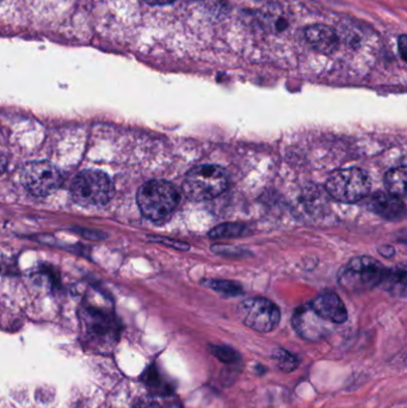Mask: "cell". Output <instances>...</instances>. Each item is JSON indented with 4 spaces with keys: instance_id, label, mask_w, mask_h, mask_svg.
<instances>
[{
    "instance_id": "obj_14",
    "label": "cell",
    "mask_w": 407,
    "mask_h": 408,
    "mask_svg": "<svg viewBox=\"0 0 407 408\" xmlns=\"http://www.w3.org/2000/svg\"><path fill=\"white\" fill-rule=\"evenodd\" d=\"M385 185L392 195H407V166L389 170L386 173Z\"/></svg>"
},
{
    "instance_id": "obj_6",
    "label": "cell",
    "mask_w": 407,
    "mask_h": 408,
    "mask_svg": "<svg viewBox=\"0 0 407 408\" xmlns=\"http://www.w3.org/2000/svg\"><path fill=\"white\" fill-rule=\"evenodd\" d=\"M387 270L370 257L351 259L340 275L342 285L350 289H372L381 285Z\"/></svg>"
},
{
    "instance_id": "obj_22",
    "label": "cell",
    "mask_w": 407,
    "mask_h": 408,
    "mask_svg": "<svg viewBox=\"0 0 407 408\" xmlns=\"http://www.w3.org/2000/svg\"><path fill=\"white\" fill-rule=\"evenodd\" d=\"M379 252L386 258H391L394 255V248H391V246H382V248H379Z\"/></svg>"
},
{
    "instance_id": "obj_20",
    "label": "cell",
    "mask_w": 407,
    "mask_h": 408,
    "mask_svg": "<svg viewBox=\"0 0 407 408\" xmlns=\"http://www.w3.org/2000/svg\"><path fill=\"white\" fill-rule=\"evenodd\" d=\"M152 240H155V241H162L164 243H169L171 246L174 248H179V250H189L188 245L185 243H179V241H174V240H167L166 238H153Z\"/></svg>"
},
{
    "instance_id": "obj_4",
    "label": "cell",
    "mask_w": 407,
    "mask_h": 408,
    "mask_svg": "<svg viewBox=\"0 0 407 408\" xmlns=\"http://www.w3.org/2000/svg\"><path fill=\"white\" fill-rule=\"evenodd\" d=\"M369 190V177L357 167L337 171L326 182L328 195L343 203L362 201L368 196Z\"/></svg>"
},
{
    "instance_id": "obj_10",
    "label": "cell",
    "mask_w": 407,
    "mask_h": 408,
    "mask_svg": "<svg viewBox=\"0 0 407 408\" xmlns=\"http://www.w3.org/2000/svg\"><path fill=\"white\" fill-rule=\"evenodd\" d=\"M309 304L319 316L332 325H340L347 320L345 304L335 292H324Z\"/></svg>"
},
{
    "instance_id": "obj_9",
    "label": "cell",
    "mask_w": 407,
    "mask_h": 408,
    "mask_svg": "<svg viewBox=\"0 0 407 408\" xmlns=\"http://www.w3.org/2000/svg\"><path fill=\"white\" fill-rule=\"evenodd\" d=\"M293 327L307 341H320L331 333L332 324L314 311L311 304L299 308L293 316Z\"/></svg>"
},
{
    "instance_id": "obj_11",
    "label": "cell",
    "mask_w": 407,
    "mask_h": 408,
    "mask_svg": "<svg viewBox=\"0 0 407 408\" xmlns=\"http://www.w3.org/2000/svg\"><path fill=\"white\" fill-rule=\"evenodd\" d=\"M368 208L389 221H399L406 216V206L398 196L377 192L367 201Z\"/></svg>"
},
{
    "instance_id": "obj_19",
    "label": "cell",
    "mask_w": 407,
    "mask_h": 408,
    "mask_svg": "<svg viewBox=\"0 0 407 408\" xmlns=\"http://www.w3.org/2000/svg\"><path fill=\"white\" fill-rule=\"evenodd\" d=\"M209 285H211V288L216 290V292H226L227 295H238V294L242 292L240 285L232 283V282H214V283H211Z\"/></svg>"
},
{
    "instance_id": "obj_12",
    "label": "cell",
    "mask_w": 407,
    "mask_h": 408,
    "mask_svg": "<svg viewBox=\"0 0 407 408\" xmlns=\"http://www.w3.org/2000/svg\"><path fill=\"white\" fill-rule=\"evenodd\" d=\"M306 38L309 43L321 52H332L337 47V36L333 31L324 26H309L306 31Z\"/></svg>"
},
{
    "instance_id": "obj_26",
    "label": "cell",
    "mask_w": 407,
    "mask_h": 408,
    "mask_svg": "<svg viewBox=\"0 0 407 408\" xmlns=\"http://www.w3.org/2000/svg\"><path fill=\"white\" fill-rule=\"evenodd\" d=\"M405 365H406V368H407V357H406V360H405Z\"/></svg>"
},
{
    "instance_id": "obj_17",
    "label": "cell",
    "mask_w": 407,
    "mask_h": 408,
    "mask_svg": "<svg viewBox=\"0 0 407 408\" xmlns=\"http://www.w3.org/2000/svg\"><path fill=\"white\" fill-rule=\"evenodd\" d=\"M245 226L239 224H226V225L218 226L213 231L209 232V236L220 239V238H235L245 234Z\"/></svg>"
},
{
    "instance_id": "obj_25",
    "label": "cell",
    "mask_w": 407,
    "mask_h": 408,
    "mask_svg": "<svg viewBox=\"0 0 407 408\" xmlns=\"http://www.w3.org/2000/svg\"><path fill=\"white\" fill-rule=\"evenodd\" d=\"M171 408H182L181 406H178V404H174V406H172V407Z\"/></svg>"
},
{
    "instance_id": "obj_18",
    "label": "cell",
    "mask_w": 407,
    "mask_h": 408,
    "mask_svg": "<svg viewBox=\"0 0 407 408\" xmlns=\"http://www.w3.org/2000/svg\"><path fill=\"white\" fill-rule=\"evenodd\" d=\"M211 352L214 355L215 358H218L223 363L233 364L237 363L238 360H240L239 353L230 346L211 345Z\"/></svg>"
},
{
    "instance_id": "obj_3",
    "label": "cell",
    "mask_w": 407,
    "mask_h": 408,
    "mask_svg": "<svg viewBox=\"0 0 407 408\" xmlns=\"http://www.w3.org/2000/svg\"><path fill=\"white\" fill-rule=\"evenodd\" d=\"M71 194L80 206H104L113 199V185L102 171L84 170L72 182Z\"/></svg>"
},
{
    "instance_id": "obj_5",
    "label": "cell",
    "mask_w": 407,
    "mask_h": 408,
    "mask_svg": "<svg viewBox=\"0 0 407 408\" xmlns=\"http://www.w3.org/2000/svg\"><path fill=\"white\" fill-rule=\"evenodd\" d=\"M19 178L23 187L34 196H48L62 184V175L48 161H30L23 166Z\"/></svg>"
},
{
    "instance_id": "obj_24",
    "label": "cell",
    "mask_w": 407,
    "mask_h": 408,
    "mask_svg": "<svg viewBox=\"0 0 407 408\" xmlns=\"http://www.w3.org/2000/svg\"><path fill=\"white\" fill-rule=\"evenodd\" d=\"M143 408H160V407H159L158 404H155V402H153V404H146V406H143Z\"/></svg>"
},
{
    "instance_id": "obj_15",
    "label": "cell",
    "mask_w": 407,
    "mask_h": 408,
    "mask_svg": "<svg viewBox=\"0 0 407 408\" xmlns=\"http://www.w3.org/2000/svg\"><path fill=\"white\" fill-rule=\"evenodd\" d=\"M272 358L275 360L276 367L283 373H293L300 367V363H301L298 357L284 348L275 350L272 353Z\"/></svg>"
},
{
    "instance_id": "obj_1",
    "label": "cell",
    "mask_w": 407,
    "mask_h": 408,
    "mask_svg": "<svg viewBox=\"0 0 407 408\" xmlns=\"http://www.w3.org/2000/svg\"><path fill=\"white\" fill-rule=\"evenodd\" d=\"M136 201L143 216L151 221H162L176 209L179 192L170 182L150 180L140 187Z\"/></svg>"
},
{
    "instance_id": "obj_13",
    "label": "cell",
    "mask_w": 407,
    "mask_h": 408,
    "mask_svg": "<svg viewBox=\"0 0 407 408\" xmlns=\"http://www.w3.org/2000/svg\"><path fill=\"white\" fill-rule=\"evenodd\" d=\"M381 285L392 295L405 297L407 296V265L396 266L386 271L385 278Z\"/></svg>"
},
{
    "instance_id": "obj_2",
    "label": "cell",
    "mask_w": 407,
    "mask_h": 408,
    "mask_svg": "<svg viewBox=\"0 0 407 408\" xmlns=\"http://www.w3.org/2000/svg\"><path fill=\"white\" fill-rule=\"evenodd\" d=\"M228 187V177L221 166L206 164L190 170L184 182L183 192L191 201H208L221 195Z\"/></svg>"
},
{
    "instance_id": "obj_7",
    "label": "cell",
    "mask_w": 407,
    "mask_h": 408,
    "mask_svg": "<svg viewBox=\"0 0 407 408\" xmlns=\"http://www.w3.org/2000/svg\"><path fill=\"white\" fill-rule=\"evenodd\" d=\"M238 314L246 326L260 333L275 330L281 319L279 307L263 297L242 301L238 307Z\"/></svg>"
},
{
    "instance_id": "obj_8",
    "label": "cell",
    "mask_w": 407,
    "mask_h": 408,
    "mask_svg": "<svg viewBox=\"0 0 407 408\" xmlns=\"http://www.w3.org/2000/svg\"><path fill=\"white\" fill-rule=\"evenodd\" d=\"M84 329L87 341L97 348L116 344L118 337L116 321L111 315L104 311L89 309L84 314Z\"/></svg>"
},
{
    "instance_id": "obj_16",
    "label": "cell",
    "mask_w": 407,
    "mask_h": 408,
    "mask_svg": "<svg viewBox=\"0 0 407 408\" xmlns=\"http://www.w3.org/2000/svg\"><path fill=\"white\" fill-rule=\"evenodd\" d=\"M145 382L153 393L160 394V395L171 393L170 386L164 382V378L162 377V375L159 374L155 367H152L145 375Z\"/></svg>"
},
{
    "instance_id": "obj_23",
    "label": "cell",
    "mask_w": 407,
    "mask_h": 408,
    "mask_svg": "<svg viewBox=\"0 0 407 408\" xmlns=\"http://www.w3.org/2000/svg\"><path fill=\"white\" fill-rule=\"evenodd\" d=\"M150 5H167L174 3V0H143Z\"/></svg>"
},
{
    "instance_id": "obj_21",
    "label": "cell",
    "mask_w": 407,
    "mask_h": 408,
    "mask_svg": "<svg viewBox=\"0 0 407 408\" xmlns=\"http://www.w3.org/2000/svg\"><path fill=\"white\" fill-rule=\"evenodd\" d=\"M399 52L403 60L407 61V36H401L399 38Z\"/></svg>"
}]
</instances>
